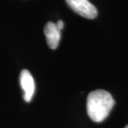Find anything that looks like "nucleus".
<instances>
[{"label": "nucleus", "instance_id": "nucleus-5", "mask_svg": "<svg viewBox=\"0 0 128 128\" xmlns=\"http://www.w3.org/2000/svg\"><path fill=\"white\" fill-rule=\"evenodd\" d=\"M56 24V26H57V28L59 29L60 31L61 29H63V28H64V23L62 20H58V22Z\"/></svg>", "mask_w": 128, "mask_h": 128}, {"label": "nucleus", "instance_id": "nucleus-1", "mask_svg": "<svg viewBox=\"0 0 128 128\" xmlns=\"http://www.w3.org/2000/svg\"><path fill=\"white\" fill-rule=\"evenodd\" d=\"M114 100L108 91L96 90L90 92L87 98V112L90 118L96 122H102L110 114Z\"/></svg>", "mask_w": 128, "mask_h": 128}, {"label": "nucleus", "instance_id": "nucleus-6", "mask_svg": "<svg viewBox=\"0 0 128 128\" xmlns=\"http://www.w3.org/2000/svg\"><path fill=\"white\" fill-rule=\"evenodd\" d=\"M124 128H128V125H126V126L124 127Z\"/></svg>", "mask_w": 128, "mask_h": 128}, {"label": "nucleus", "instance_id": "nucleus-2", "mask_svg": "<svg viewBox=\"0 0 128 128\" xmlns=\"http://www.w3.org/2000/svg\"><path fill=\"white\" fill-rule=\"evenodd\" d=\"M66 2L75 12L84 18L92 19L98 15L96 6L88 0H66Z\"/></svg>", "mask_w": 128, "mask_h": 128}, {"label": "nucleus", "instance_id": "nucleus-4", "mask_svg": "<svg viewBox=\"0 0 128 128\" xmlns=\"http://www.w3.org/2000/svg\"><path fill=\"white\" fill-rule=\"evenodd\" d=\"M44 34L48 46L51 49H56L60 39V31L57 28L56 24L53 22H48L44 27Z\"/></svg>", "mask_w": 128, "mask_h": 128}, {"label": "nucleus", "instance_id": "nucleus-3", "mask_svg": "<svg viewBox=\"0 0 128 128\" xmlns=\"http://www.w3.org/2000/svg\"><path fill=\"white\" fill-rule=\"evenodd\" d=\"M20 84L24 91V99L26 102L32 100L35 91L34 80L30 72L24 69L20 74Z\"/></svg>", "mask_w": 128, "mask_h": 128}]
</instances>
